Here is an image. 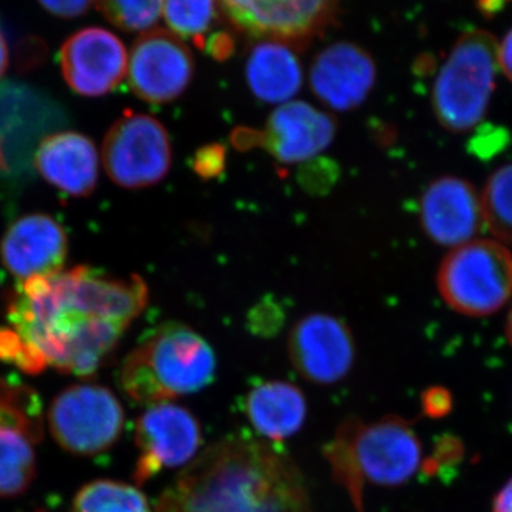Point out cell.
<instances>
[{"mask_svg": "<svg viewBox=\"0 0 512 512\" xmlns=\"http://www.w3.org/2000/svg\"><path fill=\"white\" fill-rule=\"evenodd\" d=\"M147 302L140 276L119 278L92 266L19 281L6 296L9 326L0 329V360L28 375L50 366L92 376Z\"/></svg>", "mask_w": 512, "mask_h": 512, "instance_id": "cell-1", "label": "cell"}, {"mask_svg": "<svg viewBox=\"0 0 512 512\" xmlns=\"http://www.w3.org/2000/svg\"><path fill=\"white\" fill-rule=\"evenodd\" d=\"M154 512H311L302 471L266 441L228 436L201 451Z\"/></svg>", "mask_w": 512, "mask_h": 512, "instance_id": "cell-2", "label": "cell"}, {"mask_svg": "<svg viewBox=\"0 0 512 512\" xmlns=\"http://www.w3.org/2000/svg\"><path fill=\"white\" fill-rule=\"evenodd\" d=\"M333 481L348 493L356 512H365V483L399 487L421 464V443L409 421L397 416L366 424L350 416L323 447Z\"/></svg>", "mask_w": 512, "mask_h": 512, "instance_id": "cell-3", "label": "cell"}, {"mask_svg": "<svg viewBox=\"0 0 512 512\" xmlns=\"http://www.w3.org/2000/svg\"><path fill=\"white\" fill-rule=\"evenodd\" d=\"M215 372L210 343L184 323L167 322L128 353L119 384L131 402L150 407L201 392L214 382Z\"/></svg>", "mask_w": 512, "mask_h": 512, "instance_id": "cell-4", "label": "cell"}, {"mask_svg": "<svg viewBox=\"0 0 512 512\" xmlns=\"http://www.w3.org/2000/svg\"><path fill=\"white\" fill-rule=\"evenodd\" d=\"M498 43L485 30L458 37L431 90L434 116L444 130L464 134L483 123L495 90Z\"/></svg>", "mask_w": 512, "mask_h": 512, "instance_id": "cell-5", "label": "cell"}, {"mask_svg": "<svg viewBox=\"0 0 512 512\" xmlns=\"http://www.w3.org/2000/svg\"><path fill=\"white\" fill-rule=\"evenodd\" d=\"M436 282L454 312L470 318L494 315L512 299V252L497 239H474L444 256Z\"/></svg>", "mask_w": 512, "mask_h": 512, "instance_id": "cell-6", "label": "cell"}, {"mask_svg": "<svg viewBox=\"0 0 512 512\" xmlns=\"http://www.w3.org/2000/svg\"><path fill=\"white\" fill-rule=\"evenodd\" d=\"M53 439L67 453L97 457L116 446L123 434L126 413L109 387L86 382L62 390L47 412Z\"/></svg>", "mask_w": 512, "mask_h": 512, "instance_id": "cell-7", "label": "cell"}, {"mask_svg": "<svg viewBox=\"0 0 512 512\" xmlns=\"http://www.w3.org/2000/svg\"><path fill=\"white\" fill-rule=\"evenodd\" d=\"M101 157L114 184L138 190L164 180L173 163V146L160 121L128 111L107 131Z\"/></svg>", "mask_w": 512, "mask_h": 512, "instance_id": "cell-8", "label": "cell"}, {"mask_svg": "<svg viewBox=\"0 0 512 512\" xmlns=\"http://www.w3.org/2000/svg\"><path fill=\"white\" fill-rule=\"evenodd\" d=\"M342 0H220L229 22L252 39L295 47L332 25Z\"/></svg>", "mask_w": 512, "mask_h": 512, "instance_id": "cell-9", "label": "cell"}, {"mask_svg": "<svg viewBox=\"0 0 512 512\" xmlns=\"http://www.w3.org/2000/svg\"><path fill=\"white\" fill-rule=\"evenodd\" d=\"M134 439L138 448L133 478L146 484L161 471L188 466L204 443L200 421L181 404H154L136 420Z\"/></svg>", "mask_w": 512, "mask_h": 512, "instance_id": "cell-10", "label": "cell"}, {"mask_svg": "<svg viewBox=\"0 0 512 512\" xmlns=\"http://www.w3.org/2000/svg\"><path fill=\"white\" fill-rule=\"evenodd\" d=\"M194 57L170 30L143 33L128 56V84L138 99L167 104L183 96L194 77Z\"/></svg>", "mask_w": 512, "mask_h": 512, "instance_id": "cell-11", "label": "cell"}, {"mask_svg": "<svg viewBox=\"0 0 512 512\" xmlns=\"http://www.w3.org/2000/svg\"><path fill=\"white\" fill-rule=\"evenodd\" d=\"M288 353L303 379L330 386L345 379L353 369L356 345L345 320L329 313H311L293 325Z\"/></svg>", "mask_w": 512, "mask_h": 512, "instance_id": "cell-12", "label": "cell"}, {"mask_svg": "<svg viewBox=\"0 0 512 512\" xmlns=\"http://www.w3.org/2000/svg\"><path fill=\"white\" fill-rule=\"evenodd\" d=\"M64 82L84 97L106 96L127 76L126 46L104 28H84L67 37L59 53Z\"/></svg>", "mask_w": 512, "mask_h": 512, "instance_id": "cell-13", "label": "cell"}, {"mask_svg": "<svg viewBox=\"0 0 512 512\" xmlns=\"http://www.w3.org/2000/svg\"><path fill=\"white\" fill-rule=\"evenodd\" d=\"M420 224L441 247L453 249L474 241L485 228L480 192L457 175L437 178L421 195Z\"/></svg>", "mask_w": 512, "mask_h": 512, "instance_id": "cell-14", "label": "cell"}, {"mask_svg": "<svg viewBox=\"0 0 512 512\" xmlns=\"http://www.w3.org/2000/svg\"><path fill=\"white\" fill-rule=\"evenodd\" d=\"M309 83L316 99L335 111H349L365 103L376 83V63L355 43L339 42L318 53Z\"/></svg>", "mask_w": 512, "mask_h": 512, "instance_id": "cell-15", "label": "cell"}, {"mask_svg": "<svg viewBox=\"0 0 512 512\" xmlns=\"http://www.w3.org/2000/svg\"><path fill=\"white\" fill-rule=\"evenodd\" d=\"M69 252L62 225L46 214H29L13 222L0 242V258L19 281L57 274Z\"/></svg>", "mask_w": 512, "mask_h": 512, "instance_id": "cell-16", "label": "cell"}, {"mask_svg": "<svg viewBox=\"0 0 512 512\" xmlns=\"http://www.w3.org/2000/svg\"><path fill=\"white\" fill-rule=\"evenodd\" d=\"M335 117L305 101H289L276 107L264 134V144L275 160L305 163L322 154L335 140Z\"/></svg>", "mask_w": 512, "mask_h": 512, "instance_id": "cell-17", "label": "cell"}, {"mask_svg": "<svg viewBox=\"0 0 512 512\" xmlns=\"http://www.w3.org/2000/svg\"><path fill=\"white\" fill-rule=\"evenodd\" d=\"M33 164L47 183L70 197H89L99 183L96 144L76 131H60L43 138Z\"/></svg>", "mask_w": 512, "mask_h": 512, "instance_id": "cell-18", "label": "cell"}, {"mask_svg": "<svg viewBox=\"0 0 512 512\" xmlns=\"http://www.w3.org/2000/svg\"><path fill=\"white\" fill-rule=\"evenodd\" d=\"M244 407L256 433L274 443L299 433L308 416L305 394L284 380L259 383L249 390Z\"/></svg>", "mask_w": 512, "mask_h": 512, "instance_id": "cell-19", "label": "cell"}, {"mask_svg": "<svg viewBox=\"0 0 512 512\" xmlns=\"http://www.w3.org/2000/svg\"><path fill=\"white\" fill-rule=\"evenodd\" d=\"M245 76L256 99L279 106L292 101L303 83L301 60L293 46L278 40H259L252 47Z\"/></svg>", "mask_w": 512, "mask_h": 512, "instance_id": "cell-20", "label": "cell"}, {"mask_svg": "<svg viewBox=\"0 0 512 512\" xmlns=\"http://www.w3.org/2000/svg\"><path fill=\"white\" fill-rule=\"evenodd\" d=\"M45 407L32 386L15 376H0V430L16 431L39 444L45 433Z\"/></svg>", "mask_w": 512, "mask_h": 512, "instance_id": "cell-21", "label": "cell"}, {"mask_svg": "<svg viewBox=\"0 0 512 512\" xmlns=\"http://www.w3.org/2000/svg\"><path fill=\"white\" fill-rule=\"evenodd\" d=\"M35 443L16 431L0 430V498L18 497L36 477Z\"/></svg>", "mask_w": 512, "mask_h": 512, "instance_id": "cell-22", "label": "cell"}, {"mask_svg": "<svg viewBox=\"0 0 512 512\" xmlns=\"http://www.w3.org/2000/svg\"><path fill=\"white\" fill-rule=\"evenodd\" d=\"M72 512H154L146 495L123 481L94 480L74 495Z\"/></svg>", "mask_w": 512, "mask_h": 512, "instance_id": "cell-23", "label": "cell"}, {"mask_svg": "<svg viewBox=\"0 0 512 512\" xmlns=\"http://www.w3.org/2000/svg\"><path fill=\"white\" fill-rule=\"evenodd\" d=\"M480 194L485 228L498 242L512 247V163L497 168Z\"/></svg>", "mask_w": 512, "mask_h": 512, "instance_id": "cell-24", "label": "cell"}, {"mask_svg": "<svg viewBox=\"0 0 512 512\" xmlns=\"http://www.w3.org/2000/svg\"><path fill=\"white\" fill-rule=\"evenodd\" d=\"M163 15L170 32L205 47L217 19V0H165Z\"/></svg>", "mask_w": 512, "mask_h": 512, "instance_id": "cell-25", "label": "cell"}, {"mask_svg": "<svg viewBox=\"0 0 512 512\" xmlns=\"http://www.w3.org/2000/svg\"><path fill=\"white\" fill-rule=\"evenodd\" d=\"M165 0H97V9L124 32L146 33L163 16Z\"/></svg>", "mask_w": 512, "mask_h": 512, "instance_id": "cell-26", "label": "cell"}, {"mask_svg": "<svg viewBox=\"0 0 512 512\" xmlns=\"http://www.w3.org/2000/svg\"><path fill=\"white\" fill-rule=\"evenodd\" d=\"M508 143H510V136L503 127L485 124L483 127L476 128V134L468 143V151L481 160H488L504 151Z\"/></svg>", "mask_w": 512, "mask_h": 512, "instance_id": "cell-27", "label": "cell"}, {"mask_svg": "<svg viewBox=\"0 0 512 512\" xmlns=\"http://www.w3.org/2000/svg\"><path fill=\"white\" fill-rule=\"evenodd\" d=\"M421 407L431 419H440L450 413L453 397L444 387H430L421 396Z\"/></svg>", "mask_w": 512, "mask_h": 512, "instance_id": "cell-28", "label": "cell"}, {"mask_svg": "<svg viewBox=\"0 0 512 512\" xmlns=\"http://www.w3.org/2000/svg\"><path fill=\"white\" fill-rule=\"evenodd\" d=\"M46 12L62 19H73L89 12L97 0H37Z\"/></svg>", "mask_w": 512, "mask_h": 512, "instance_id": "cell-29", "label": "cell"}, {"mask_svg": "<svg viewBox=\"0 0 512 512\" xmlns=\"http://www.w3.org/2000/svg\"><path fill=\"white\" fill-rule=\"evenodd\" d=\"M224 164V151L221 147H208L202 157H198L197 170L204 177L215 175L221 170Z\"/></svg>", "mask_w": 512, "mask_h": 512, "instance_id": "cell-30", "label": "cell"}, {"mask_svg": "<svg viewBox=\"0 0 512 512\" xmlns=\"http://www.w3.org/2000/svg\"><path fill=\"white\" fill-rule=\"evenodd\" d=\"M205 49H207L215 59H221V57L229 56V53L234 49V43H232L231 37H229L227 33H217V35L207 39Z\"/></svg>", "mask_w": 512, "mask_h": 512, "instance_id": "cell-31", "label": "cell"}, {"mask_svg": "<svg viewBox=\"0 0 512 512\" xmlns=\"http://www.w3.org/2000/svg\"><path fill=\"white\" fill-rule=\"evenodd\" d=\"M498 66L512 83V29L498 45Z\"/></svg>", "mask_w": 512, "mask_h": 512, "instance_id": "cell-32", "label": "cell"}, {"mask_svg": "<svg viewBox=\"0 0 512 512\" xmlns=\"http://www.w3.org/2000/svg\"><path fill=\"white\" fill-rule=\"evenodd\" d=\"M493 512H512V477L495 497Z\"/></svg>", "mask_w": 512, "mask_h": 512, "instance_id": "cell-33", "label": "cell"}, {"mask_svg": "<svg viewBox=\"0 0 512 512\" xmlns=\"http://www.w3.org/2000/svg\"><path fill=\"white\" fill-rule=\"evenodd\" d=\"M9 67V47L6 42V37L0 30V79L5 76L6 70Z\"/></svg>", "mask_w": 512, "mask_h": 512, "instance_id": "cell-34", "label": "cell"}, {"mask_svg": "<svg viewBox=\"0 0 512 512\" xmlns=\"http://www.w3.org/2000/svg\"><path fill=\"white\" fill-rule=\"evenodd\" d=\"M505 335H507L508 342L512 346V308L508 312L507 320H505Z\"/></svg>", "mask_w": 512, "mask_h": 512, "instance_id": "cell-35", "label": "cell"}]
</instances>
